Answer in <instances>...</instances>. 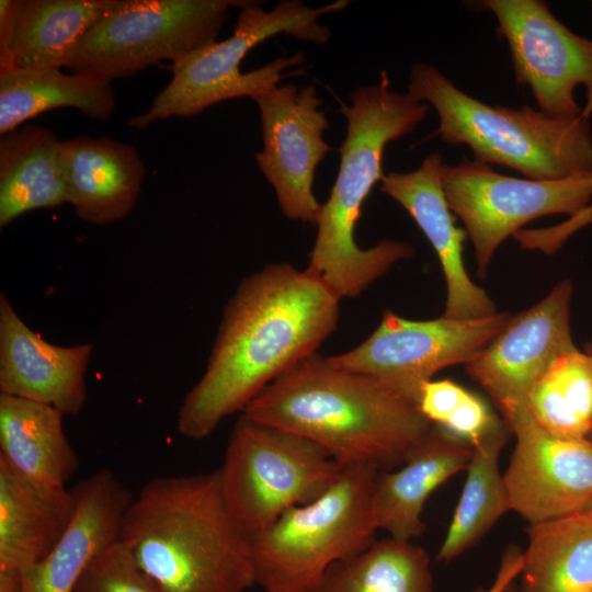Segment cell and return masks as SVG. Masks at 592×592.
<instances>
[{
    "label": "cell",
    "instance_id": "cell-25",
    "mask_svg": "<svg viewBox=\"0 0 592 592\" xmlns=\"http://www.w3.org/2000/svg\"><path fill=\"white\" fill-rule=\"evenodd\" d=\"M513 592H592V526L578 514L530 524Z\"/></svg>",
    "mask_w": 592,
    "mask_h": 592
},
{
    "label": "cell",
    "instance_id": "cell-26",
    "mask_svg": "<svg viewBox=\"0 0 592 592\" xmlns=\"http://www.w3.org/2000/svg\"><path fill=\"white\" fill-rule=\"evenodd\" d=\"M117 0H26L13 46L16 68H61Z\"/></svg>",
    "mask_w": 592,
    "mask_h": 592
},
{
    "label": "cell",
    "instance_id": "cell-3",
    "mask_svg": "<svg viewBox=\"0 0 592 592\" xmlns=\"http://www.w3.org/2000/svg\"><path fill=\"white\" fill-rule=\"evenodd\" d=\"M119 540L164 592H244L255 584L251 536L226 505L218 468L147 481L123 515Z\"/></svg>",
    "mask_w": 592,
    "mask_h": 592
},
{
    "label": "cell",
    "instance_id": "cell-6",
    "mask_svg": "<svg viewBox=\"0 0 592 592\" xmlns=\"http://www.w3.org/2000/svg\"><path fill=\"white\" fill-rule=\"evenodd\" d=\"M348 3L339 0L311 8L298 0H285L265 11L258 2L250 1L241 8L231 36L172 62L169 83L156 95L149 109L132 117L128 125L145 128L171 116L197 115L221 101L241 96L254 100L278 86L288 75L285 70L303 65L306 58L303 53H296L276 58L252 71L241 72L240 64L246 55L277 34L316 44L328 42L330 30L318 22L319 18L340 11Z\"/></svg>",
    "mask_w": 592,
    "mask_h": 592
},
{
    "label": "cell",
    "instance_id": "cell-35",
    "mask_svg": "<svg viewBox=\"0 0 592 592\" xmlns=\"http://www.w3.org/2000/svg\"><path fill=\"white\" fill-rule=\"evenodd\" d=\"M581 214L592 221V205H589L585 209L581 212Z\"/></svg>",
    "mask_w": 592,
    "mask_h": 592
},
{
    "label": "cell",
    "instance_id": "cell-2",
    "mask_svg": "<svg viewBox=\"0 0 592 592\" xmlns=\"http://www.w3.org/2000/svg\"><path fill=\"white\" fill-rule=\"evenodd\" d=\"M242 415L310 440L342 466L379 473L400 466L433 426L412 397L317 352L273 380Z\"/></svg>",
    "mask_w": 592,
    "mask_h": 592
},
{
    "label": "cell",
    "instance_id": "cell-34",
    "mask_svg": "<svg viewBox=\"0 0 592 592\" xmlns=\"http://www.w3.org/2000/svg\"><path fill=\"white\" fill-rule=\"evenodd\" d=\"M578 515L592 526V500L578 513Z\"/></svg>",
    "mask_w": 592,
    "mask_h": 592
},
{
    "label": "cell",
    "instance_id": "cell-1",
    "mask_svg": "<svg viewBox=\"0 0 592 592\" xmlns=\"http://www.w3.org/2000/svg\"><path fill=\"white\" fill-rule=\"evenodd\" d=\"M340 299L307 269L271 264L246 277L226 305L206 369L187 391L178 430L208 437L337 329Z\"/></svg>",
    "mask_w": 592,
    "mask_h": 592
},
{
    "label": "cell",
    "instance_id": "cell-37",
    "mask_svg": "<svg viewBox=\"0 0 592 592\" xmlns=\"http://www.w3.org/2000/svg\"><path fill=\"white\" fill-rule=\"evenodd\" d=\"M512 584L510 587H508L504 592H513Z\"/></svg>",
    "mask_w": 592,
    "mask_h": 592
},
{
    "label": "cell",
    "instance_id": "cell-21",
    "mask_svg": "<svg viewBox=\"0 0 592 592\" xmlns=\"http://www.w3.org/2000/svg\"><path fill=\"white\" fill-rule=\"evenodd\" d=\"M473 447L433 424L428 436L397 468L377 476L373 509L379 530L412 542L425 531L422 511L429 497L466 469Z\"/></svg>",
    "mask_w": 592,
    "mask_h": 592
},
{
    "label": "cell",
    "instance_id": "cell-13",
    "mask_svg": "<svg viewBox=\"0 0 592 592\" xmlns=\"http://www.w3.org/2000/svg\"><path fill=\"white\" fill-rule=\"evenodd\" d=\"M260 110L263 149L259 170L272 184L283 214L317 226L322 204L314 194L317 166L332 148L323 133L329 121L314 86H276L254 99Z\"/></svg>",
    "mask_w": 592,
    "mask_h": 592
},
{
    "label": "cell",
    "instance_id": "cell-36",
    "mask_svg": "<svg viewBox=\"0 0 592 592\" xmlns=\"http://www.w3.org/2000/svg\"><path fill=\"white\" fill-rule=\"evenodd\" d=\"M585 352H588L589 354L592 355V341L588 344V348H587V351H585ZM589 439L592 440V433H591V435H590Z\"/></svg>",
    "mask_w": 592,
    "mask_h": 592
},
{
    "label": "cell",
    "instance_id": "cell-8",
    "mask_svg": "<svg viewBox=\"0 0 592 592\" xmlns=\"http://www.w3.org/2000/svg\"><path fill=\"white\" fill-rule=\"evenodd\" d=\"M343 468L310 440L241 414L218 470L232 519L252 536L320 497Z\"/></svg>",
    "mask_w": 592,
    "mask_h": 592
},
{
    "label": "cell",
    "instance_id": "cell-7",
    "mask_svg": "<svg viewBox=\"0 0 592 592\" xmlns=\"http://www.w3.org/2000/svg\"><path fill=\"white\" fill-rule=\"evenodd\" d=\"M378 474L344 466L320 497L252 535L255 584L265 592H309L331 566L367 549L379 530L373 509Z\"/></svg>",
    "mask_w": 592,
    "mask_h": 592
},
{
    "label": "cell",
    "instance_id": "cell-12",
    "mask_svg": "<svg viewBox=\"0 0 592 592\" xmlns=\"http://www.w3.org/2000/svg\"><path fill=\"white\" fill-rule=\"evenodd\" d=\"M509 312L473 319L444 316L410 320L386 311L376 330L354 349L329 360L380 378L418 403L421 386L439 371L468 364L508 325Z\"/></svg>",
    "mask_w": 592,
    "mask_h": 592
},
{
    "label": "cell",
    "instance_id": "cell-31",
    "mask_svg": "<svg viewBox=\"0 0 592 592\" xmlns=\"http://www.w3.org/2000/svg\"><path fill=\"white\" fill-rule=\"evenodd\" d=\"M436 426L471 447L508 430L503 420L494 414L486 401L464 387Z\"/></svg>",
    "mask_w": 592,
    "mask_h": 592
},
{
    "label": "cell",
    "instance_id": "cell-18",
    "mask_svg": "<svg viewBox=\"0 0 592 592\" xmlns=\"http://www.w3.org/2000/svg\"><path fill=\"white\" fill-rule=\"evenodd\" d=\"M75 514L53 549L22 576L21 592H75L91 563L119 540L123 515L133 496L102 468L73 489Z\"/></svg>",
    "mask_w": 592,
    "mask_h": 592
},
{
    "label": "cell",
    "instance_id": "cell-5",
    "mask_svg": "<svg viewBox=\"0 0 592 592\" xmlns=\"http://www.w3.org/2000/svg\"><path fill=\"white\" fill-rule=\"evenodd\" d=\"M408 93L435 109V134L444 143L467 145L477 161L512 168L532 180L592 173V136L584 114L563 119L528 105L490 106L424 62L411 68Z\"/></svg>",
    "mask_w": 592,
    "mask_h": 592
},
{
    "label": "cell",
    "instance_id": "cell-17",
    "mask_svg": "<svg viewBox=\"0 0 592 592\" xmlns=\"http://www.w3.org/2000/svg\"><path fill=\"white\" fill-rule=\"evenodd\" d=\"M440 153H431L411 172H390L380 179V191L397 201L423 231L441 262L446 282L443 316L473 319L497 312L488 294L466 272L463 244L466 230L455 225L442 182Z\"/></svg>",
    "mask_w": 592,
    "mask_h": 592
},
{
    "label": "cell",
    "instance_id": "cell-9",
    "mask_svg": "<svg viewBox=\"0 0 592 592\" xmlns=\"http://www.w3.org/2000/svg\"><path fill=\"white\" fill-rule=\"evenodd\" d=\"M241 0H117L79 42L65 67L112 82L217 41L232 7Z\"/></svg>",
    "mask_w": 592,
    "mask_h": 592
},
{
    "label": "cell",
    "instance_id": "cell-15",
    "mask_svg": "<svg viewBox=\"0 0 592 592\" xmlns=\"http://www.w3.org/2000/svg\"><path fill=\"white\" fill-rule=\"evenodd\" d=\"M508 430L516 437L503 474L511 511L528 524L581 512L592 500V440L555 435L528 409Z\"/></svg>",
    "mask_w": 592,
    "mask_h": 592
},
{
    "label": "cell",
    "instance_id": "cell-32",
    "mask_svg": "<svg viewBox=\"0 0 592 592\" xmlns=\"http://www.w3.org/2000/svg\"><path fill=\"white\" fill-rule=\"evenodd\" d=\"M25 0L0 1V73L15 69L13 46Z\"/></svg>",
    "mask_w": 592,
    "mask_h": 592
},
{
    "label": "cell",
    "instance_id": "cell-4",
    "mask_svg": "<svg viewBox=\"0 0 592 592\" xmlns=\"http://www.w3.org/2000/svg\"><path fill=\"white\" fill-rule=\"evenodd\" d=\"M349 99L351 105L341 107L348 123L340 167L321 207L307 267L339 299L361 295L395 263L414 252L409 243L398 240H382L361 249L354 229L363 203L384 175L387 144L413 132L429 110L408 92L391 90L386 72L380 73L379 82L352 91Z\"/></svg>",
    "mask_w": 592,
    "mask_h": 592
},
{
    "label": "cell",
    "instance_id": "cell-30",
    "mask_svg": "<svg viewBox=\"0 0 592 592\" xmlns=\"http://www.w3.org/2000/svg\"><path fill=\"white\" fill-rule=\"evenodd\" d=\"M75 592H164L118 540L87 569Z\"/></svg>",
    "mask_w": 592,
    "mask_h": 592
},
{
    "label": "cell",
    "instance_id": "cell-19",
    "mask_svg": "<svg viewBox=\"0 0 592 592\" xmlns=\"http://www.w3.org/2000/svg\"><path fill=\"white\" fill-rule=\"evenodd\" d=\"M67 203L92 225L121 220L133 210L145 179V166L133 146L86 135L60 141Z\"/></svg>",
    "mask_w": 592,
    "mask_h": 592
},
{
    "label": "cell",
    "instance_id": "cell-28",
    "mask_svg": "<svg viewBox=\"0 0 592 592\" xmlns=\"http://www.w3.org/2000/svg\"><path fill=\"white\" fill-rule=\"evenodd\" d=\"M309 592H435L426 550L392 537L331 566Z\"/></svg>",
    "mask_w": 592,
    "mask_h": 592
},
{
    "label": "cell",
    "instance_id": "cell-20",
    "mask_svg": "<svg viewBox=\"0 0 592 592\" xmlns=\"http://www.w3.org/2000/svg\"><path fill=\"white\" fill-rule=\"evenodd\" d=\"M76 504L73 489L30 479L0 460V578L22 580L45 558Z\"/></svg>",
    "mask_w": 592,
    "mask_h": 592
},
{
    "label": "cell",
    "instance_id": "cell-23",
    "mask_svg": "<svg viewBox=\"0 0 592 592\" xmlns=\"http://www.w3.org/2000/svg\"><path fill=\"white\" fill-rule=\"evenodd\" d=\"M67 203L60 140L48 128L26 126L0 139V228L35 209Z\"/></svg>",
    "mask_w": 592,
    "mask_h": 592
},
{
    "label": "cell",
    "instance_id": "cell-22",
    "mask_svg": "<svg viewBox=\"0 0 592 592\" xmlns=\"http://www.w3.org/2000/svg\"><path fill=\"white\" fill-rule=\"evenodd\" d=\"M64 415L49 405L0 394V460L30 479L66 486L79 459Z\"/></svg>",
    "mask_w": 592,
    "mask_h": 592
},
{
    "label": "cell",
    "instance_id": "cell-33",
    "mask_svg": "<svg viewBox=\"0 0 592 592\" xmlns=\"http://www.w3.org/2000/svg\"><path fill=\"white\" fill-rule=\"evenodd\" d=\"M523 550L519 546H510L503 554L498 572L488 589L478 587L474 592H504L515 582L523 567Z\"/></svg>",
    "mask_w": 592,
    "mask_h": 592
},
{
    "label": "cell",
    "instance_id": "cell-29",
    "mask_svg": "<svg viewBox=\"0 0 592 592\" xmlns=\"http://www.w3.org/2000/svg\"><path fill=\"white\" fill-rule=\"evenodd\" d=\"M546 431L572 439L592 433V355L578 348L555 357L534 384L527 400Z\"/></svg>",
    "mask_w": 592,
    "mask_h": 592
},
{
    "label": "cell",
    "instance_id": "cell-10",
    "mask_svg": "<svg viewBox=\"0 0 592 592\" xmlns=\"http://www.w3.org/2000/svg\"><path fill=\"white\" fill-rule=\"evenodd\" d=\"M441 182L451 210L471 239L481 277L497 248L523 225L551 214L577 215L592 200V173L554 181L519 179L466 157L455 166L443 163Z\"/></svg>",
    "mask_w": 592,
    "mask_h": 592
},
{
    "label": "cell",
    "instance_id": "cell-16",
    "mask_svg": "<svg viewBox=\"0 0 592 592\" xmlns=\"http://www.w3.org/2000/svg\"><path fill=\"white\" fill-rule=\"evenodd\" d=\"M89 343L59 346L45 341L0 295V394L49 405L65 415L87 402Z\"/></svg>",
    "mask_w": 592,
    "mask_h": 592
},
{
    "label": "cell",
    "instance_id": "cell-27",
    "mask_svg": "<svg viewBox=\"0 0 592 592\" xmlns=\"http://www.w3.org/2000/svg\"><path fill=\"white\" fill-rule=\"evenodd\" d=\"M506 441V431L473 447L466 480L454 510L436 561L448 563L478 543L508 511L510 499L499 456Z\"/></svg>",
    "mask_w": 592,
    "mask_h": 592
},
{
    "label": "cell",
    "instance_id": "cell-11",
    "mask_svg": "<svg viewBox=\"0 0 592 592\" xmlns=\"http://www.w3.org/2000/svg\"><path fill=\"white\" fill-rule=\"evenodd\" d=\"M509 44L515 79L555 118L592 112V41L567 29L539 0H485Z\"/></svg>",
    "mask_w": 592,
    "mask_h": 592
},
{
    "label": "cell",
    "instance_id": "cell-24",
    "mask_svg": "<svg viewBox=\"0 0 592 592\" xmlns=\"http://www.w3.org/2000/svg\"><path fill=\"white\" fill-rule=\"evenodd\" d=\"M58 107H75L92 119H107L115 109L111 82L59 68H15L0 73V134Z\"/></svg>",
    "mask_w": 592,
    "mask_h": 592
},
{
    "label": "cell",
    "instance_id": "cell-14",
    "mask_svg": "<svg viewBox=\"0 0 592 592\" xmlns=\"http://www.w3.org/2000/svg\"><path fill=\"white\" fill-rule=\"evenodd\" d=\"M573 285L559 282L536 305L511 317L504 329L468 364L467 373L491 397L506 428L528 409L530 392L558 355L577 349L570 327Z\"/></svg>",
    "mask_w": 592,
    "mask_h": 592
}]
</instances>
